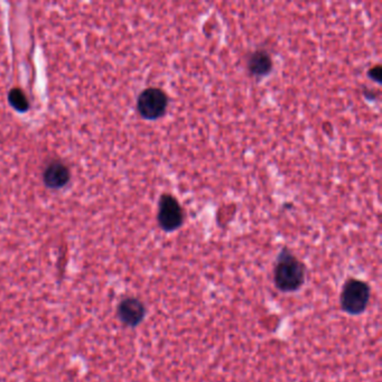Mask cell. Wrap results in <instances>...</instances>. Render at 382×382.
<instances>
[{
	"mask_svg": "<svg viewBox=\"0 0 382 382\" xmlns=\"http://www.w3.org/2000/svg\"><path fill=\"white\" fill-rule=\"evenodd\" d=\"M306 268L289 248H282L273 269V282L278 291L293 293L304 285Z\"/></svg>",
	"mask_w": 382,
	"mask_h": 382,
	"instance_id": "cell-1",
	"label": "cell"
},
{
	"mask_svg": "<svg viewBox=\"0 0 382 382\" xmlns=\"http://www.w3.org/2000/svg\"><path fill=\"white\" fill-rule=\"evenodd\" d=\"M371 298V289L363 280L350 278L344 282L340 303L344 312L350 315H360L367 309Z\"/></svg>",
	"mask_w": 382,
	"mask_h": 382,
	"instance_id": "cell-2",
	"label": "cell"
},
{
	"mask_svg": "<svg viewBox=\"0 0 382 382\" xmlns=\"http://www.w3.org/2000/svg\"><path fill=\"white\" fill-rule=\"evenodd\" d=\"M168 97L162 89L148 88L139 94L137 110L146 120H157L167 111Z\"/></svg>",
	"mask_w": 382,
	"mask_h": 382,
	"instance_id": "cell-3",
	"label": "cell"
},
{
	"mask_svg": "<svg viewBox=\"0 0 382 382\" xmlns=\"http://www.w3.org/2000/svg\"><path fill=\"white\" fill-rule=\"evenodd\" d=\"M157 222L165 233H174L184 224V211L174 195L163 194L159 199Z\"/></svg>",
	"mask_w": 382,
	"mask_h": 382,
	"instance_id": "cell-4",
	"label": "cell"
},
{
	"mask_svg": "<svg viewBox=\"0 0 382 382\" xmlns=\"http://www.w3.org/2000/svg\"><path fill=\"white\" fill-rule=\"evenodd\" d=\"M146 307L138 298L128 297L118 306V316L128 327H136L144 320Z\"/></svg>",
	"mask_w": 382,
	"mask_h": 382,
	"instance_id": "cell-5",
	"label": "cell"
},
{
	"mask_svg": "<svg viewBox=\"0 0 382 382\" xmlns=\"http://www.w3.org/2000/svg\"><path fill=\"white\" fill-rule=\"evenodd\" d=\"M71 174L69 168L60 162H54L47 166L43 174L46 186L51 188H61L68 184Z\"/></svg>",
	"mask_w": 382,
	"mask_h": 382,
	"instance_id": "cell-6",
	"label": "cell"
},
{
	"mask_svg": "<svg viewBox=\"0 0 382 382\" xmlns=\"http://www.w3.org/2000/svg\"><path fill=\"white\" fill-rule=\"evenodd\" d=\"M273 60L264 50L255 51L248 61V70L253 77H267L273 70Z\"/></svg>",
	"mask_w": 382,
	"mask_h": 382,
	"instance_id": "cell-7",
	"label": "cell"
},
{
	"mask_svg": "<svg viewBox=\"0 0 382 382\" xmlns=\"http://www.w3.org/2000/svg\"><path fill=\"white\" fill-rule=\"evenodd\" d=\"M8 99L10 106L17 111L25 112L28 110L30 103L21 89H12V91L9 92Z\"/></svg>",
	"mask_w": 382,
	"mask_h": 382,
	"instance_id": "cell-8",
	"label": "cell"
},
{
	"mask_svg": "<svg viewBox=\"0 0 382 382\" xmlns=\"http://www.w3.org/2000/svg\"><path fill=\"white\" fill-rule=\"evenodd\" d=\"M382 69L381 65H374L367 71V77L370 78L374 82H381Z\"/></svg>",
	"mask_w": 382,
	"mask_h": 382,
	"instance_id": "cell-9",
	"label": "cell"
}]
</instances>
